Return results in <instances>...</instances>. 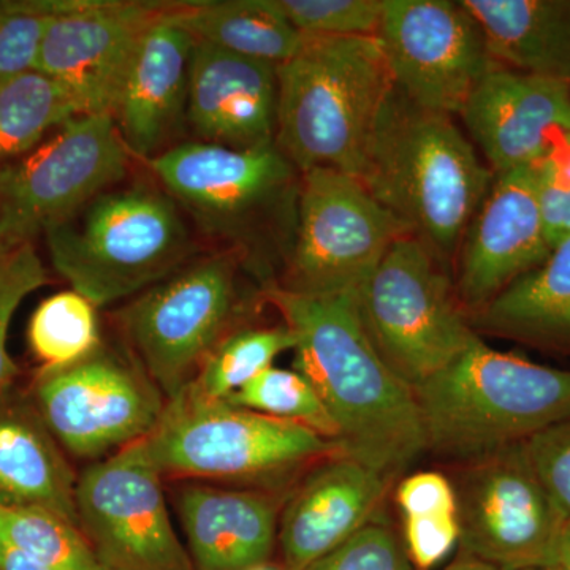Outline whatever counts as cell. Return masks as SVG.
I'll return each mask as SVG.
<instances>
[{
	"label": "cell",
	"mask_w": 570,
	"mask_h": 570,
	"mask_svg": "<svg viewBox=\"0 0 570 570\" xmlns=\"http://www.w3.org/2000/svg\"><path fill=\"white\" fill-rule=\"evenodd\" d=\"M276 80V148L302 174L328 168L358 178L395 86L377 37H305Z\"/></svg>",
	"instance_id": "cell-3"
},
{
	"label": "cell",
	"mask_w": 570,
	"mask_h": 570,
	"mask_svg": "<svg viewBox=\"0 0 570 570\" xmlns=\"http://www.w3.org/2000/svg\"><path fill=\"white\" fill-rule=\"evenodd\" d=\"M305 37H377L385 0H275Z\"/></svg>",
	"instance_id": "cell-32"
},
{
	"label": "cell",
	"mask_w": 570,
	"mask_h": 570,
	"mask_svg": "<svg viewBox=\"0 0 570 570\" xmlns=\"http://www.w3.org/2000/svg\"><path fill=\"white\" fill-rule=\"evenodd\" d=\"M0 538L56 570L102 568L80 528L48 509L0 505Z\"/></svg>",
	"instance_id": "cell-30"
},
{
	"label": "cell",
	"mask_w": 570,
	"mask_h": 570,
	"mask_svg": "<svg viewBox=\"0 0 570 570\" xmlns=\"http://www.w3.org/2000/svg\"><path fill=\"white\" fill-rule=\"evenodd\" d=\"M36 409L71 455L104 460L148 438L167 400L142 367L97 351L37 379Z\"/></svg>",
	"instance_id": "cell-13"
},
{
	"label": "cell",
	"mask_w": 570,
	"mask_h": 570,
	"mask_svg": "<svg viewBox=\"0 0 570 570\" xmlns=\"http://www.w3.org/2000/svg\"><path fill=\"white\" fill-rule=\"evenodd\" d=\"M167 7L142 33L112 111L127 151L159 156L186 118L195 39L167 18Z\"/></svg>",
	"instance_id": "cell-20"
},
{
	"label": "cell",
	"mask_w": 570,
	"mask_h": 570,
	"mask_svg": "<svg viewBox=\"0 0 570 570\" xmlns=\"http://www.w3.org/2000/svg\"><path fill=\"white\" fill-rule=\"evenodd\" d=\"M176 202L212 230H230L268 204L294 175L276 145L230 148L190 141L146 160Z\"/></svg>",
	"instance_id": "cell-16"
},
{
	"label": "cell",
	"mask_w": 570,
	"mask_h": 570,
	"mask_svg": "<svg viewBox=\"0 0 570 570\" xmlns=\"http://www.w3.org/2000/svg\"><path fill=\"white\" fill-rule=\"evenodd\" d=\"M235 294L234 264L216 255L178 269L124 311L130 344L165 400L193 384L219 346Z\"/></svg>",
	"instance_id": "cell-12"
},
{
	"label": "cell",
	"mask_w": 570,
	"mask_h": 570,
	"mask_svg": "<svg viewBox=\"0 0 570 570\" xmlns=\"http://www.w3.org/2000/svg\"><path fill=\"white\" fill-rule=\"evenodd\" d=\"M227 401L266 417L305 426L335 444L340 438L335 420L322 403L321 396L307 379L295 370L268 367Z\"/></svg>",
	"instance_id": "cell-31"
},
{
	"label": "cell",
	"mask_w": 570,
	"mask_h": 570,
	"mask_svg": "<svg viewBox=\"0 0 570 570\" xmlns=\"http://www.w3.org/2000/svg\"><path fill=\"white\" fill-rule=\"evenodd\" d=\"M247 570H276V569L268 568V566H265V564H261V566H255V568H250Z\"/></svg>",
	"instance_id": "cell-43"
},
{
	"label": "cell",
	"mask_w": 570,
	"mask_h": 570,
	"mask_svg": "<svg viewBox=\"0 0 570 570\" xmlns=\"http://www.w3.org/2000/svg\"><path fill=\"white\" fill-rule=\"evenodd\" d=\"M127 153L112 116H75L31 153L0 168L3 249L32 245L36 236L121 181Z\"/></svg>",
	"instance_id": "cell-8"
},
{
	"label": "cell",
	"mask_w": 570,
	"mask_h": 570,
	"mask_svg": "<svg viewBox=\"0 0 570 570\" xmlns=\"http://www.w3.org/2000/svg\"><path fill=\"white\" fill-rule=\"evenodd\" d=\"M45 236L56 272L96 307L163 283L190 253L174 198L149 186L97 195Z\"/></svg>",
	"instance_id": "cell-5"
},
{
	"label": "cell",
	"mask_w": 570,
	"mask_h": 570,
	"mask_svg": "<svg viewBox=\"0 0 570 570\" xmlns=\"http://www.w3.org/2000/svg\"><path fill=\"white\" fill-rule=\"evenodd\" d=\"M0 570H56L0 538Z\"/></svg>",
	"instance_id": "cell-40"
},
{
	"label": "cell",
	"mask_w": 570,
	"mask_h": 570,
	"mask_svg": "<svg viewBox=\"0 0 570 570\" xmlns=\"http://www.w3.org/2000/svg\"><path fill=\"white\" fill-rule=\"evenodd\" d=\"M438 258L417 236H404L356 288V307L371 343L411 389L480 341Z\"/></svg>",
	"instance_id": "cell-6"
},
{
	"label": "cell",
	"mask_w": 570,
	"mask_h": 570,
	"mask_svg": "<svg viewBox=\"0 0 570 570\" xmlns=\"http://www.w3.org/2000/svg\"><path fill=\"white\" fill-rule=\"evenodd\" d=\"M499 66L570 85V0H461Z\"/></svg>",
	"instance_id": "cell-24"
},
{
	"label": "cell",
	"mask_w": 570,
	"mask_h": 570,
	"mask_svg": "<svg viewBox=\"0 0 570 570\" xmlns=\"http://www.w3.org/2000/svg\"><path fill=\"white\" fill-rule=\"evenodd\" d=\"M195 570H247L265 564L277 535L272 499L254 491L187 487L179 497Z\"/></svg>",
	"instance_id": "cell-22"
},
{
	"label": "cell",
	"mask_w": 570,
	"mask_h": 570,
	"mask_svg": "<svg viewBox=\"0 0 570 570\" xmlns=\"http://www.w3.org/2000/svg\"><path fill=\"white\" fill-rule=\"evenodd\" d=\"M540 213L550 245L570 238V132L560 135L534 165Z\"/></svg>",
	"instance_id": "cell-35"
},
{
	"label": "cell",
	"mask_w": 570,
	"mask_h": 570,
	"mask_svg": "<svg viewBox=\"0 0 570 570\" xmlns=\"http://www.w3.org/2000/svg\"><path fill=\"white\" fill-rule=\"evenodd\" d=\"M441 570H501L494 568V566L487 564V562L475 560V558L468 557V554H463V557L459 558V560L453 561L452 564L445 566L444 569Z\"/></svg>",
	"instance_id": "cell-42"
},
{
	"label": "cell",
	"mask_w": 570,
	"mask_h": 570,
	"mask_svg": "<svg viewBox=\"0 0 570 570\" xmlns=\"http://www.w3.org/2000/svg\"><path fill=\"white\" fill-rule=\"evenodd\" d=\"M97 307L75 291L48 296L33 311L28 326L32 354L45 371L77 365L100 348Z\"/></svg>",
	"instance_id": "cell-28"
},
{
	"label": "cell",
	"mask_w": 570,
	"mask_h": 570,
	"mask_svg": "<svg viewBox=\"0 0 570 570\" xmlns=\"http://www.w3.org/2000/svg\"><path fill=\"white\" fill-rule=\"evenodd\" d=\"M528 570H554V569H551V568H539V569H528Z\"/></svg>",
	"instance_id": "cell-45"
},
{
	"label": "cell",
	"mask_w": 570,
	"mask_h": 570,
	"mask_svg": "<svg viewBox=\"0 0 570 570\" xmlns=\"http://www.w3.org/2000/svg\"><path fill=\"white\" fill-rule=\"evenodd\" d=\"M47 283V269L32 245L17 247L0 258V396L10 392L18 374L7 347L11 321L26 296Z\"/></svg>",
	"instance_id": "cell-33"
},
{
	"label": "cell",
	"mask_w": 570,
	"mask_h": 570,
	"mask_svg": "<svg viewBox=\"0 0 570 570\" xmlns=\"http://www.w3.org/2000/svg\"><path fill=\"white\" fill-rule=\"evenodd\" d=\"M167 3L56 0L37 69L70 97L78 116L110 115L142 33Z\"/></svg>",
	"instance_id": "cell-15"
},
{
	"label": "cell",
	"mask_w": 570,
	"mask_h": 570,
	"mask_svg": "<svg viewBox=\"0 0 570 570\" xmlns=\"http://www.w3.org/2000/svg\"><path fill=\"white\" fill-rule=\"evenodd\" d=\"M75 502L78 527L105 569L195 570L142 439L86 468Z\"/></svg>",
	"instance_id": "cell-11"
},
{
	"label": "cell",
	"mask_w": 570,
	"mask_h": 570,
	"mask_svg": "<svg viewBox=\"0 0 570 570\" xmlns=\"http://www.w3.org/2000/svg\"><path fill=\"white\" fill-rule=\"evenodd\" d=\"M534 167L494 175L461 242L459 292L480 311L551 253Z\"/></svg>",
	"instance_id": "cell-17"
},
{
	"label": "cell",
	"mask_w": 570,
	"mask_h": 570,
	"mask_svg": "<svg viewBox=\"0 0 570 570\" xmlns=\"http://www.w3.org/2000/svg\"><path fill=\"white\" fill-rule=\"evenodd\" d=\"M50 18L45 0H0V80L37 69Z\"/></svg>",
	"instance_id": "cell-34"
},
{
	"label": "cell",
	"mask_w": 570,
	"mask_h": 570,
	"mask_svg": "<svg viewBox=\"0 0 570 570\" xmlns=\"http://www.w3.org/2000/svg\"><path fill=\"white\" fill-rule=\"evenodd\" d=\"M77 480L39 411L0 396V505L48 509L78 527Z\"/></svg>",
	"instance_id": "cell-23"
},
{
	"label": "cell",
	"mask_w": 570,
	"mask_h": 570,
	"mask_svg": "<svg viewBox=\"0 0 570 570\" xmlns=\"http://www.w3.org/2000/svg\"><path fill=\"white\" fill-rule=\"evenodd\" d=\"M360 181L438 257L461 246L494 174L480 163L453 116L412 102L393 86Z\"/></svg>",
	"instance_id": "cell-2"
},
{
	"label": "cell",
	"mask_w": 570,
	"mask_h": 570,
	"mask_svg": "<svg viewBox=\"0 0 570 570\" xmlns=\"http://www.w3.org/2000/svg\"><path fill=\"white\" fill-rule=\"evenodd\" d=\"M396 499L403 517L459 512L455 487L434 471L417 472L404 479L397 487Z\"/></svg>",
	"instance_id": "cell-39"
},
{
	"label": "cell",
	"mask_w": 570,
	"mask_h": 570,
	"mask_svg": "<svg viewBox=\"0 0 570 570\" xmlns=\"http://www.w3.org/2000/svg\"><path fill=\"white\" fill-rule=\"evenodd\" d=\"M532 464L551 501L570 519V417L540 431L527 441Z\"/></svg>",
	"instance_id": "cell-37"
},
{
	"label": "cell",
	"mask_w": 570,
	"mask_h": 570,
	"mask_svg": "<svg viewBox=\"0 0 570 570\" xmlns=\"http://www.w3.org/2000/svg\"><path fill=\"white\" fill-rule=\"evenodd\" d=\"M99 570H108V569H105L104 566H102V568H100Z\"/></svg>",
	"instance_id": "cell-46"
},
{
	"label": "cell",
	"mask_w": 570,
	"mask_h": 570,
	"mask_svg": "<svg viewBox=\"0 0 570 570\" xmlns=\"http://www.w3.org/2000/svg\"><path fill=\"white\" fill-rule=\"evenodd\" d=\"M142 444L163 478H268L340 453L335 442L305 426L206 400L189 387L167 401Z\"/></svg>",
	"instance_id": "cell-7"
},
{
	"label": "cell",
	"mask_w": 570,
	"mask_h": 570,
	"mask_svg": "<svg viewBox=\"0 0 570 570\" xmlns=\"http://www.w3.org/2000/svg\"><path fill=\"white\" fill-rule=\"evenodd\" d=\"M550 568L554 570H570V519L566 520L564 524H562Z\"/></svg>",
	"instance_id": "cell-41"
},
{
	"label": "cell",
	"mask_w": 570,
	"mask_h": 570,
	"mask_svg": "<svg viewBox=\"0 0 570 570\" xmlns=\"http://www.w3.org/2000/svg\"><path fill=\"white\" fill-rule=\"evenodd\" d=\"M387 480L341 455L309 475L288 501L279 521L285 564L306 570L370 524Z\"/></svg>",
	"instance_id": "cell-21"
},
{
	"label": "cell",
	"mask_w": 570,
	"mask_h": 570,
	"mask_svg": "<svg viewBox=\"0 0 570 570\" xmlns=\"http://www.w3.org/2000/svg\"><path fill=\"white\" fill-rule=\"evenodd\" d=\"M459 116L494 175L534 167L570 132V85L498 63Z\"/></svg>",
	"instance_id": "cell-18"
},
{
	"label": "cell",
	"mask_w": 570,
	"mask_h": 570,
	"mask_svg": "<svg viewBox=\"0 0 570 570\" xmlns=\"http://www.w3.org/2000/svg\"><path fill=\"white\" fill-rule=\"evenodd\" d=\"M377 39L395 88L450 116L498 66L478 21L452 0H385Z\"/></svg>",
	"instance_id": "cell-14"
},
{
	"label": "cell",
	"mask_w": 570,
	"mask_h": 570,
	"mask_svg": "<svg viewBox=\"0 0 570 570\" xmlns=\"http://www.w3.org/2000/svg\"><path fill=\"white\" fill-rule=\"evenodd\" d=\"M409 560L419 570H433L460 543L459 512L404 517Z\"/></svg>",
	"instance_id": "cell-38"
},
{
	"label": "cell",
	"mask_w": 570,
	"mask_h": 570,
	"mask_svg": "<svg viewBox=\"0 0 570 570\" xmlns=\"http://www.w3.org/2000/svg\"><path fill=\"white\" fill-rule=\"evenodd\" d=\"M6 254H7V250L3 249L2 243H0V258H2L3 255H6Z\"/></svg>",
	"instance_id": "cell-44"
},
{
	"label": "cell",
	"mask_w": 570,
	"mask_h": 570,
	"mask_svg": "<svg viewBox=\"0 0 570 570\" xmlns=\"http://www.w3.org/2000/svg\"><path fill=\"white\" fill-rule=\"evenodd\" d=\"M414 235L355 176L303 174L298 225L285 291L325 296L356 292L390 247Z\"/></svg>",
	"instance_id": "cell-9"
},
{
	"label": "cell",
	"mask_w": 570,
	"mask_h": 570,
	"mask_svg": "<svg viewBox=\"0 0 570 570\" xmlns=\"http://www.w3.org/2000/svg\"><path fill=\"white\" fill-rule=\"evenodd\" d=\"M75 116L67 92L39 70L0 80V168L31 153Z\"/></svg>",
	"instance_id": "cell-27"
},
{
	"label": "cell",
	"mask_w": 570,
	"mask_h": 570,
	"mask_svg": "<svg viewBox=\"0 0 570 570\" xmlns=\"http://www.w3.org/2000/svg\"><path fill=\"white\" fill-rule=\"evenodd\" d=\"M453 487L464 554L501 570L550 568L566 519L527 442L469 461Z\"/></svg>",
	"instance_id": "cell-10"
},
{
	"label": "cell",
	"mask_w": 570,
	"mask_h": 570,
	"mask_svg": "<svg viewBox=\"0 0 570 570\" xmlns=\"http://www.w3.org/2000/svg\"><path fill=\"white\" fill-rule=\"evenodd\" d=\"M306 570H411L400 540L387 527L366 524Z\"/></svg>",
	"instance_id": "cell-36"
},
{
	"label": "cell",
	"mask_w": 570,
	"mask_h": 570,
	"mask_svg": "<svg viewBox=\"0 0 570 570\" xmlns=\"http://www.w3.org/2000/svg\"><path fill=\"white\" fill-rule=\"evenodd\" d=\"M412 392L426 450L445 459H483L570 417V370L482 340Z\"/></svg>",
	"instance_id": "cell-4"
},
{
	"label": "cell",
	"mask_w": 570,
	"mask_h": 570,
	"mask_svg": "<svg viewBox=\"0 0 570 570\" xmlns=\"http://www.w3.org/2000/svg\"><path fill=\"white\" fill-rule=\"evenodd\" d=\"M295 343L294 332L287 325L236 333L220 341L187 387L206 400L227 401L272 367L276 356L294 351Z\"/></svg>",
	"instance_id": "cell-29"
},
{
	"label": "cell",
	"mask_w": 570,
	"mask_h": 570,
	"mask_svg": "<svg viewBox=\"0 0 570 570\" xmlns=\"http://www.w3.org/2000/svg\"><path fill=\"white\" fill-rule=\"evenodd\" d=\"M268 299L295 335L294 370L335 420L343 456L389 480L426 450L414 392L367 336L356 292L313 296L272 288Z\"/></svg>",
	"instance_id": "cell-1"
},
{
	"label": "cell",
	"mask_w": 570,
	"mask_h": 570,
	"mask_svg": "<svg viewBox=\"0 0 570 570\" xmlns=\"http://www.w3.org/2000/svg\"><path fill=\"white\" fill-rule=\"evenodd\" d=\"M276 67L195 40L186 119L198 137L230 148L275 145Z\"/></svg>",
	"instance_id": "cell-19"
},
{
	"label": "cell",
	"mask_w": 570,
	"mask_h": 570,
	"mask_svg": "<svg viewBox=\"0 0 570 570\" xmlns=\"http://www.w3.org/2000/svg\"><path fill=\"white\" fill-rule=\"evenodd\" d=\"M479 324L528 343L570 347V238L483 306Z\"/></svg>",
	"instance_id": "cell-26"
},
{
	"label": "cell",
	"mask_w": 570,
	"mask_h": 570,
	"mask_svg": "<svg viewBox=\"0 0 570 570\" xmlns=\"http://www.w3.org/2000/svg\"><path fill=\"white\" fill-rule=\"evenodd\" d=\"M167 18L197 41L243 58L281 66L305 43L275 0H202L168 6Z\"/></svg>",
	"instance_id": "cell-25"
}]
</instances>
